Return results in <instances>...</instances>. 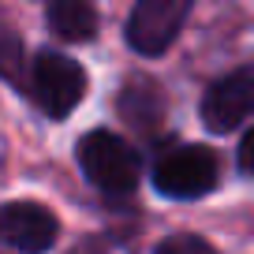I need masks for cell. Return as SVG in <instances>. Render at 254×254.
<instances>
[{
	"label": "cell",
	"instance_id": "6da1fadb",
	"mask_svg": "<svg viewBox=\"0 0 254 254\" xmlns=\"http://www.w3.org/2000/svg\"><path fill=\"white\" fill-rule=\"evenodd\" d=\"M79 165L86 172V180L94 187H101L105 194H127L138 183V153L112 131H90L79 142Z\"/></svg>",
	"mask_w": 254,
	"mask_h": 254
},
{
	"label": "cell",
	"instance_id": "7a4b0ae2",
	"mask_svg": "<svg viewBox=\"0 0 254 254\" xmlns=\"http://www.w3.org/2000/svg\"><path fill=\"white\" fill-rule=\"evenodd\" d=\"M221 180V157L209 146H176L153 165V183L168 198H202Z\"/></svg>",
	"mask_w": 254,
	"mask_h": 254
},
{
	"label": "cell",
	"instance_id": "3957f363",
	"mask_svg": "<svg viewBox=\"0 0 254 254\" xmlns=\"http://www.w3.org/2000/svg\"><path fill=\"white\" fill-rule=\"evenodd\" d=\"M30 94L38 101V109L53 120H64L75 105L82 101L86 94V71L71 56H60L53 49L34 56V67H30Z\"/></svg>",
	"mask_w": 254,
	"mask_h": 254
},
{
	"label": "cell",
	"instance_id": "277c9868",
	"mask_svg": "<svg viewBox=\"0 0 254 254\" xmlns=\"http://www.w3.org/2000/svg\"><path fill=\"white\" fill-rule=\"evenodd\" d=\"M190 15V0H138L127 15V41L142 56H161Z\"/></svg>",
	"mask_w": 254,
	"mask_h": 254
},
{
	"label": "cell",
	"instance_id": "5b68a950",
	"mask_svg": "<svg viewBox=\"0 0 254 254\" xmlns=\"http://www.w3.org/2000/svg\"><path fill=\"white\" fill-rule=\"evenodd\" d=\"M254 112V64H243L236 71L209 82L202 97V124L217 135H228Z\"/></svg>",
	"mask_w": 254,
	"mask_h": 254
},
{
	"label": "cell",
	"instance_id": "8992f818",
	"mask_svg": "<svg viewBox=\"0 0 254 254\" xmlns=\"http://www.w3.org/2000/svg\"><path fill=\"white\" fill-rule=\"evenodd\" d=\"M0 236L19 254H45L60 236V224L38 202H8L0 209Z\"/></svg>",
	"mask_w": 254,
	"mask_h": 254
},
{
	"label": "cell",
	"instance_id": "52a82bcc",
	"mask_svg": "<svg viewBox=\"0 0 254 254\" xmlns=\"http://www.w3.org/2000/svg\"><path fill=\"white\" fill-rule=\"evenodd\" d=\"M116 109L127 127H135L142 135H153L165 120V94L150 79H127L124 90L116 94Z\"/></svg>",
	"mask_w": 254,
	"mask_h": 254
},
{
	"label": "cell",
	"instance_id": "ba28073f",
	"mask_svg": "<svg viewBox=\"0 0 254 254\" xmlns=\"http://www.w3.org/2000/svg\"><path fill=\"white\" fill-rule=\"evenodd\" d=\"M45 23L64 41H90L97 34L94 0H45Z\"/></svg>",
	"mask_w": 254,
	"mask_h": 254
},
{
	"label": "cell",
	"instance_id": "9c48e42d",
	"mask_svg": "<svg viewBox=\"0 0 254 254\" xmlns=\"http://www.w3.org/2000/svg\"><path fill=\"white\" fill-rule=\"evenodd\" d=\"M157 254H217L202 236H168L161 239Z\"/></svg>",
	"mask_w": 254,
	"mask_h": 254
},
{
	"label": "cell",
	"instance_id": "30bf717a",
	"mask_svg": "<svg viewBox=\"0 0 254 254\" xmlns=\"http://www.w3.org/2000/svg\"><path fill=\"white\" fill-rule=\"evenodd\" d=\"M239 172L254 176V127L243 135V142H239Z\"/></svg>",
	"mask_w": 254,
	"mask_h": 254
}]
</instances>
